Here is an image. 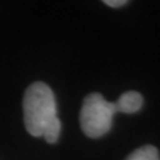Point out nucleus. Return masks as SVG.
<instances>
[{
  "mask_svg": "<svg viewBox=\"0 0 160 160\" xmlns=\"http://www.w3.org/2000/svg\"><path fill=\"white\" fill-rule=\"evenodd\" d=\"M24 123L35 138H44L48 143L58 142L62 123L56 113V100L52 89L44 83L31 84L23 100Z\"/></svg>",
  "mask_w": 160,
  "mask_h": 160,
  "instance_id": "1",
  "label": "nucleus"
},
{
  "mask_svg": "<svg viewBox=\"0 0 160 160\" xmlns=\"http://www.w3.org/2000/svg\"><path fill=\"white\" fill-rule=\"evenodd\" d=\"M116 106L104 99L100 93H91L84 99L80 124L88 138H100L111 128L112 118L116 113Z\"/></svg>",
  "mask_w": 160,
  "mask_h": 160,
  "instance_id": "2",
  "label": "nucleus"
},
{
  "mask_svg": "<svg viewBox=\"0 0 160 160\" xmlns=\"http://www.w3.org/2000/svg\"><path fill=\"white\" fill-rule=\"evenodd\" d=\"M118 112L123 113H133L139 111L143 106V96L136 91H128L123 93L119 100L115 103Z\"/></svg>",
  "mask_w": 160,
  "mask_h": 160,
  "instance_id": "3",
  "label": "nucleus"
},
{
  "mask_svg": "<svg viewBox=\"0 0 160 160\" xmlns=\"http://www.w3.org/2000/svg\"><path fill=\"white\" fill-rule=\"evenodd\" d=\"M126 160H160L158 149L152 146H144L133 151Z\"/></svg>",
  "mask_w": 160,
  "mask_h": 160,
  "instance_id": "4",
  "label": "nucleus"
},
{
  "mask_svg": "<svg viewBox=\"0 0 160 160\" xmlns=\"http://www.w3.org/2000/svg\"><path fill=\"white\" fill-rule=\"evenodd\" d=\"M109 7H122L124 4H127L126 0H107V2H104Z\"/></svg>",
  "mask_w": 160,
  "mask_h": 160,
  "instance_id": "5",
  "label": "nucleus"
}]
</instances>
